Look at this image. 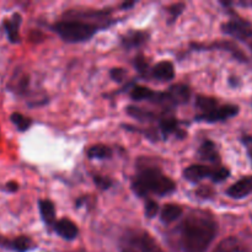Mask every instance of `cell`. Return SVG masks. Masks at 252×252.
I'll return each mask as SVG.
<instances>
[{
	"mask_svg": "<svg viewBox=\"0 0 252 252\" xmlns=\"http://www.w3.org/2000/svg\"><path fill=\"white\" fill-rule=\"evenodd\" d=\"M182 213H184V209H182L181 207L177 206V204L169 203L162 208L160 218H161L162 223L170 224L172 223V221L176 220V219H179Z\"/></svg>",
	"mask_w": 252,
	"mask_h": 252,
	"instance_id": "ac0fdd59",
	"label": "cell"
},
{
	"mask_svg": "<svg viewBox=\"0 0 252 252\" xmlns=\"http://www.w3.org/2000/svg\"><path fill=\"white\" fill-rule=\"evenodd\" d=\"M218 225L211 214L196 211L185 218L177 229L182 252H206L213 243Z\"/></svg>",
	"mask_w": 252,
	"mask_h": 252,
	"instance_id": "6da1fadb",
	"label": "cell"
},
{
	"mask_svg": "<svg viewBox=\"0 0 252 252\" xmlns=\"http://www.w3.org/2000/svg\"><path fill=\"white\" fill-rule=\"evenodd\" d=\"M229 175H230V171L226 167H218V169L213 170L211 179L213 182H221L225 181L229 177Z\"/></svg>",
	"mask_w": 252,
	"mask_h": 252,
	"instance_id": "4316f807",
	"label": "cell"
},
{
	"mask_svg": "<svg viewBox=\"0 0 252 252\" xmlns=\"http://www.w3.org/2000/svg\"><path fill=\"white\" fill-rule=\"evenodd\" d=\"M94 181H95V184L97 185L101 189H108L111 187V185H112V181H111L110 179L103 176H95L94 177Z\"/></svg>",
	"mask_w": 252,
	"mask_h": 252,
	"instance_id": "4dcf8cb0",
	"label": "cell"
},
{
	"mask_svg": "<svg viewBox=\"0 0 252 252\" xmlns=\"http://www.w3.org/2000/svg\"><path fill=\"white\" fill-rule=\"evenodd\" d=\"M249 155H250V158L252 159V147L250 148V150H249Z\"/></svg>",
	"mask_w": 252,
	"mask_h": 252,
	"instance_id": "e575fe53",
	"label": "cell"
},
{
	"mask_svg": "<svg viewBox=\"0 0 252 252\" xmlns=\"http://www.w3.org/2000/svg\"><path fill=\"white\" fill-rule=\"evenodd\" d=\"M132 187L133 191L140 197L152 193L164 196L176 189V185L171 179L165 176L158 166H150V165L139 167V171L133 181Z\"/></svg>",
	"mask_w": 252,
	"mask_h": 252,
	"instance_id": "7a4b0ae2",
	"label": "cell"
},
{
	"mask_svg": "<svg viewBox=\"0 0 252 252\" xmlns=\"http://www.w3.org/2000/svg\"><path fill=\"white\" fill-rule=\"evenodd\" d=\"M252 192V176L244 177V179L239 180L236 184L230 186L226 191V194L234 199H241L245 198Z\"/></svg>",
	"mask_w": 252,
	"mask_h": 252,
	"instance_id": "ba28073f",
	"label": "cell"
},
{
	"mask_svg": "<svg viewBox=\"0 0 252 252\" xmlns=\"http://www.w3.org/2000/svg\"><path fill=\"white\" fill-rule=\"evenodd\" d=\"M135 68L142 75H147L148 71H149V63L143 56H138L135 58Z\"/></svg>",
	"mask_w": 252,
	"mask_h": 252,
	"instance_id": "83f0119b",
	"label": "cell"
},
{
	"mask_svg": "<svg viewBox=\"0 0 252 252\" xmlns=\"http://www.w3.org/2000/svg\"><path fill=\"white\" fill-rule=\"evenodd\" d=\"M38 207L39 213H41L44 223L48 226L53 225V223L56 221V208H54V204L51 201H48V199H41L38 202Z\"/></svg>",
	"mask_w": 252,
	"mask_h": 252,
	"instance_id": "e0dca14e",
	"label": "cell"
},
{
	"mask_svg": "<svg viewBox=\"0 0 252 252\" xmlns=\"http://www.w3.org/2000/svg\"><path fill=\"white\" fill-rule=\"evenodd\" d=\"M53 31H56L65 42L76 43L90 39L98 31V27L78 20H65L53 25Z\"/></svg>",
	"mask_w": 252,
	"mask_h": 252,
	"instance_id": "3957f363",
	"label": "cell"
},
{
	"mask_svg": "<svg viewBox=\"0 0 252 252\" xmlns=\"http://www.w3.org/2000/svg\"><path fill=\"white\" fill-rule=\"evenodd\" d=\"M239 113V107L235 105H224L218 106L206 115L197 116V121H204V122H220V121H225L228 118L234 117Z\"/></svg>",
	"mask_w": 252,
	"mask_h": 252,
	"instance_id": "8992f818",
	"label": "cell"
},
{
	"mask_svg": "<svg viewBox=\"0 0 252 252\" xmlns=\"http://www.w3.org/2000/svg\"><path fill=\"white\" fill-rule=\"evenodd\" d=\"M127 112L128 115H130L132 117L137 118L139 121H152L155 118V116L152 112H148V111L142 110L139 107H134V106H129L127 108Z\"/></svg>",
	"mask_w": 252,
	"mask_h": 252,
	"instance_id": "484cf974",
	"label": "cell"
},
{
	"mask_svg": "<svg viewBox=\"0 0 252 252\" xmlns=\"http://www.w3.org/2000/svg\"><path fill=\"white\" fill-rule=\"evenodd\" d=\"M196 105L203 112L202 115H206V113H209L214 108L218 107V101H217V98L209 97V96H198Z\"/></svg>",
	"mask_w": 252,
	"mask_h": 252,
	"instance_id": "7402d4cb",
	"label": "cell"
},
{
	"mask_svg": "<svg viewBox=\"0 0 252 252\" xmlns=\"http://www.w3.org/2000/svg\"><path fill=\"white\" fill-rule=\"evenodd\" d=\"M204 48L208 49H221V51H226L229 53H231V56L235 57V59L240 62H246L248 58H246L245 53L236 46L235 43L230 41H220V42H216V43H212L211 46L204 47Z\"/></svg>",
	"mask_w": 252,
	"mask_h": 252,
	"instance_id": "5bb4252c",
	"label": "cell"
},
{
	"mask_svg": "<svg viewBox=\"0 0 252 252\" xmlns=\"http://www.w3.org/2000/svg\"><path fill=\"white\" fill-rule=\"evenodd\" d=\"M33 243L27 236H17L15 239H6L0 235V248L16 252H26L33 249Z\"/></svg>",
	"mask_w": 252,
	"mask_h": 252,
	"instance_id": "52a82bcc",
	"label": "cell"
},
{
	"mask_svg": "<svg viewBox=\"0 0 252 252\" xmlns=\"http://www.w3.org/2000/svg\"><path fill=\"white\" fill-rule=\"evenodd\" d=\"M213 174V170L208 166L203 165H191L184 171L185 179L189 182H199L206 177H211Z\"/></svg>",
	"mask_w": 252,
	"mask_h": 252,
	"instance_id": "30bf717a",
	"label": "cell"
},
{
	"mask_svg": "<svg viewBox=\"0 0 252 252\" xmlns=\"http://www.w3.org/2000/svg\"><path fill=\"white\" fill-rule=\"evenodd\" d=\"M17 189H19V185H17L15 181H10L5 185V191L10 192V193H14V192H16Z\"/></svg>",
	"mask_w": 252,
	"mask_h": 252,
	"instance_id": "d6a6232c",
	"label": "cell"
},
{
	"mask_svg": "<svg viewBox=\"0 0 252 252\" xmlns=\"http://www.w3.org/2000/svg\"><path fill=\"white\" fill-rule=\"evenodd\" d=\"M155 93L150 90L147 86H140L137 85L132 89L130 91V97L135 101H142V100H152L154 97Z\"/></svg>",
	"mask_w": 252,
	"mask_h": 252,
	"instance_id": "603a6c76",
	"label": "cell"
},
{
	"mask_svg": "<svg viewBox=\"0 0 252 252\" xmlns=\"http://www.w3.org/2000/svg\"><path fill=\"white\" fill-rule=\"evenodd\" d=\"M29 76L25 75V74H16L15 76H12L9 88L16 94L24 95L27 91V88H29Z\"/></svg>",
	"mask_w": 252,
	"mask_h": 252,
	"instance_id": "ffe728a7",
	"label": "cell"
},
{
	"mask_svg": "<svg viewBox=\"0 0 252 252\" xmlns=\"http://www.w3.org/2000/svg\"><path fill=\"white\" fill-rule=\"evenodd\" d=\"M159 212V206H158L157 202L154 201H148L145 203V216L148 218H154L157 216V213Z\"/></svg>",
	"mask_w": 252,
	"mask_h": 252,
	"instance_id": "f546056e",
	"label": "cell"
},
{
	"mask_svg": "<svg viewBox=\"0 0 252 252\" xmlns=\"http://www.w3.org/2000/svg\"><path fill=\"white\" fill-rule=\"evenodd\" d=\"M111 155H112L111 148H108L107 145L103 144L93 145V147L88 150V157L90 158V159H107Z\"/></svg>",
	"mask_w": 252,
	"mask_h": 252,
	"instance_id": "44dd1931",
	"label": "cell"
},
{
	"mask_svg": "<svg viewBox=\"0 0 252 252\" xmlns=\"http://www.w3.org/2000/svg\"><path fill=\"white\" fill-rule=\"evenodd\" d=\"M129 244L138 252H164L150 234L145 231H134L129 235Z\"/></svg>",
	"mask_w": 252,
	"mask_h": 252,
	"instance_id": "5b68a950",
	"label": "cell"
},
{
	"mask_svg": "<svg viewBox=\"0 0 252 252\" xmlns=\"http://www.w3.org/2000/svg\"><path fill=\"white\" fill-rule=\"evenodd\" d=\"M10 120H11V122L16 126V128L20 132H25V130L29 129L30 126L32 125L31 118L26 117V116H24L22 113L19 112L12 113V115L10 116Z\"/></svg>",
	"mask_w": 252,
	"mask_h": 252,
	"instance_id": "d4e9b609",
	"label": "cell"
},
{
	"mask_svg": "<svg viewBox=\"0 0 252 252\" xmlns=\"http://www.w3.org/2000/svg\"><path fill=\"white\" fill-rule=\"evenodd\" d=\"M214 252H251L250 249L239 240L238 238H228L224 239L218 246H217Z\"/></svg>",
	"mask_w": 252,
	"mask_h": 252,
	"instance_id": "4fadbf2b",
	"label": "cell"
},
{
	"mask_svg": "<svg viewBox=\"0 0 252 252\" xmlns=\"http://www.w3.org/2000/svg\"><path fill=\"white\" fill-rule=\"evenodd\" d=\"M201 159L207 160L211 162H219V154L216 149V145L211 140H206L203 144L201 145L198 152Z\"/></svg>",
	"mask_w": 252,
	"mask_h": 252,
	"instance_id": "d6986e66",
	"label": "cell"
},
{
	"mask_svg": "<svg viewBox=\"0 0 252 252\" xmlns=\"http://www.w3.org/2000/svg\"><path fill=\"white\" fill-rule=\"evenodd\" d=\"M148 41V33L144 31H130L122 37V44L126 48H134L142 46Z\"/></svg>",
	"mask_w": 252,
	"mask_h": 252,
	"instance_id": "2e32d148",
	"label": "cell"
},
{
	"mask_svg": "<svg viewBox=\"0 0 252 252\" xmlns=\"http://www.w3.org/2000/svg\"><path fill=\"white\" fill-rule=\"evenodd\" d=\"M56 226V231L65 240H73L78 235V226L69 219L63 218L61 220L56 221L54 224Z\"/></svg>",
	"mask_w": 252,
	"mask_h": 252,
	"instance_id": "7c38bea8",
	"label": "cell"
},
{
	"mask_svg": "<svg viewBox=\"0 0 252 252\" xmlns=\"http://www.w3.org/2000/svg\"><path fill=\"white\" fill-rule=\"evenodd\" d=\"M122 252H138V251L134 250L133 248H125V249H122Z\"/></svg>",
	"mask_w": 252,
	"mask_h": 252,
	"instance_id": "836d02e7",
	"label": "cell"
},
{
	"mask_svg": "<svg viewBox=\"0 0 252 252\" xmlns=\"http://www.w3.org/2000/svg\"><path fill=\"white\" fill-rule=\"evenodd\" d=\"M221 30L225 34L249 43L252 48V25L243 19H233L221 25Z\"/></svg>",
	"mask_w": 252,
	"mask_h": 252,
	"instance_id": "277c9868",
	"label": "cell"
},
{
	"mask_svg": "<svg viewBox=\"0 0 252 252\" xmlns=\"http://www.w3.org/2000/svg\"><path fill=\"white\" fill-rule=\"evenodd\" d=\"M160 130L164 134V137H167L170 134H175L179 132V123L174 118H162L160 121Z\"/></svg>",
	"mask_w": 252,
	"mask_h": 252,
	"instance_id": "cb8c5ba5",
	"label": "cell"
},
{
	"mask_svg": "<svg viewBox=\"0 0 252 252\" xmlns=\"http://www.w3.org/2000/svg\"><path fill=\"white\" fill-rule=\"evenodd\" d=\"M111 78H112L115 81L121 83V81L125 80L126 70L123 68H113L112 70H111Z\"/></svg>",
	"mask_w": 252,
	"mask_h": 252,
	"instance_id": "1f68e13d",
	"label": "cell"
},
{
	"mask_svg": "<svg viewBox=\"0 0 252 252\" xmlns=\"http://www.w3.org/2000/svg\"><path fill=\"white\" fill-rule=\"evenodd\" d=\"M184 9H185V4H182V2H180V4L171 5V6L167 9V11H169V14H170V22H174L175 20H176L177 17L182 14Z\"/></svg>",
	"mask_w": 252,
	"mask_h": 252,
	"instance_id": "f1b7e54d",
	"label": "cell"
},
{
	"mask_svg": "<svg viewBox=\"0 0 252 252\" xmlns=\"http://www.w3.org/2000/svg\"><path fill=\"white\" fill-rule=\"evenodd\" d=\"M170 100L174 105H182V103H186L187 101L191 97V90L187 85L184 84H176V85H172L170 88L169 93Z\"/></svg>",
	"mask_w": 252,
	"mask_h": 252,
	"instance_id": "8fae6325",
	"label": "cell"
},
{
	"mask_svg": "<svg viewBox=\"0 0 252 252\" xmlns=\"http://www.w3.org/2000/svg\"><path fill=\"white\" fill-rule=\"evenodd\" d=\"M152 74L157 80H171L175 76V70L172 63L167 61L159 62L154 68L152 69Z\"/></svg>",
	"mask_w": 252,
	"mask_h": 252,
	"instance_id": "9a60e30c",
	"label": "cell"
},
{
	"mask_svg": "<svg viewBox=\"0 0 252 252\" xmlns=\"http://www.w3.org/2000/svg\"><path fill=\"white\" fill-rule=\"evenodd\" d=\"M22 17L20 14H14L11 17L5 20L2 22L5 33H6L7 39L11 43H17L20 42V26H21Z\"/></svg>",
	"mask_w": 252,
	"mask_h": 252,
	"instance_id": "9c48e42d",
	"label": "cell"
}]
</instances>
